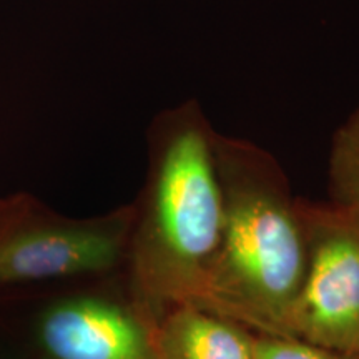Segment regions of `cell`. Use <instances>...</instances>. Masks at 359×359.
<instances>
[{
  "instance_id": "1",
  "label": "cell",
  "mask_w": 359,
  "mask_h": 359,
  "mask_svg": "<svg viewBox=\"0 0 359 359\" xmlns=\"http://www.w3.org/2000/svg\"><path fill=\"white\" fill-rule=\"evenodd\" d=\"M215 163L223 228L195 306L255 334L293 336L304 275V240L290 180L276 156L217 132Z\"/></svg>"
},
{
  "instance_id": "2",
  "label": "cell",
  "mask_w": 359,
  "mask_h": 359,
  "mask_svg": "<svg viewBox=\"0 0 359 359\" xmlns=\"http://www.w3.org/2000/svg\"><path fill=\"white\" fill-rule=\"evenodd\" d=\"M215 133L195 98L161 110L148 128L145 187L133 206L128 246L142 309L156 321L195 304L223 228Z\"/></svg>"
},
{
  "instance_id": "3",
  "label": "cell",
  "mask_w": 359,
  "mask_h": 359,
  "mask_svg": "<svg viewBox=\"0 0 359 359\" xmlns=\"http://www.w3.org/2000/svg\"><path fill=\"white\" fill-rule=\"evenodd\" d=\"M304 275L293 336L359 359V212L334 201L296 198Z\"/></svg>"
},
{
  "instance_id": "4",
  "label": "cell",
  "mask_w": 359,
  "mask_h": 359,
  "mask_svg": "<svg viewBox=\"0 0 359 359\" xmlns=\"http://www.w3.org/2000/svg\"><path fill=\"white\" fill-rule=\"evenodd\" d=\"M133 206L88 219H67L35 200L0 236V285L109 271L128 248Z\"/></svg>"
},
{
  "instance_id": "5",
  "label": "cell",
  "mask_w": 359,
  "mask_h": 359,
  "mask_svg": "<svg viewBox=\"0 0 359 359\" xmlns=\"http://www.w3.org/2000/svg\"><path fill=\"white\" fill-rule=\"evenodd\" d=\"M156 321L100 298L55 304L40 321V343L52 359H158Z\"/></svg>"
},
{
  "instance_id": "6",
  "label": "cell",
  "mask_w": 359,
  "mask_h": 359,
  "mask_svg": "<svg viewBox=\"0 0 359 359\" xmlns=\"http://www.w3.org/2000/svg\"><path fill=\"white\" fill-rule=\"evenodd\" d=\"M257 334L195 304H178L156 320L158 359H255Z\"/></svg>"
},
{
  "instance_id": "7",
  "label": "cell",
  "mask_w": 359,
  "mask_h": 359,
  "mask_svg": "<svg viewBox=\"0 0 359 359\" xmlns=\"http://www.w3.org/2000/svg\"><path fill=\"white\" fill-rule=\"evenodd\" d=\"M327 193L331 201L359 212V103L331 138Z\"/></svg>"
},
{
  "instance_id": "8",
  "label": "cell",
  "mask_w": 359,
  "mask_h": 359,
  "mask_svg": "<svg viewBox=\"0 0 359 359\" xmlns=\"http://www.w3.org/2000/svg\"><path fill=\"white\" fill-rule=\"evenodd\" d=\"M255 359H353L299 338L257 334Z\"/></svg>"
},
{
  "instance_id": "9",
  "label": "cell",
  "mask_w": 359,
  "mask_h": 359,
  "mask_svg": "<svg viewBox=\"0 0 359 359\" xmlns=\"http://www.w3.org/2000/svg\"><path fill=\"white\" fill-rule=\"evenodd\" d=\"M34 200V196L27 193H17V195L0 198V236L15 226L29 213Z\"/></svg>"
}]
</instances>
